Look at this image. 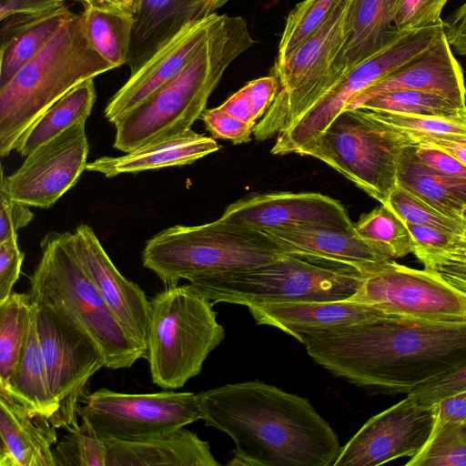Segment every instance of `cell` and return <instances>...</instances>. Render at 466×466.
Masks as SVG:
<instances>
[{"label": "cell", "mask_w": 466, "mask_h": 466, "mask_svg": "<svg viewBox=\"0 0 466 466\" xmlns=\"http://www.w3.org/2000/svg\"><path fill=\"white\" fill-rule=\"evenodd\" d=\"M289 335L334 376L382 392L408 394L466 361V320L390 317Z\"/></svg>", "instance_id": "obj_1"}, {"label": "cell", "mask_w": 466, "mask_h": 466, "mask_svg": "<svg viewBox=\"0 0 466 466\" xmlns=\"http://www.w3.org/2000/svg\"><path fill=\"white\" fill-rule=\"evenodd\" d=\"M205 425L235 444L228 465L333 466L340 444L308 399L259 380L197 394Z\"/></svg>", "instance_id": "obj_2"}, {"label": "cell", "mask_w": 466, "mask_h": 466, "mask_svg": "<svg viewBox=\"0 0 466 466\" xmlns=\"http://www.w3.org/2000/svg\"><path fill=\"white\" fill-rule=\"evenodd\" d=\"M253 44L243 17L221 15L216 28L184 70L114 123L113 147L128 153L189 131L201 117L227 68Z\"/></svg>", "instance_id": "obj_3"}, {"label": "cell", "mask_w": 466, "mask_h": 466, "mask_svg": "<svg viewBox=\"0 0 466 466\" xmlns=\"http://www.w3.org/2000/svg\"><path fill=\"white\" fill-rule=\"evenodd\" d=\"M114 69L91 46L82 13L0 88V156L15 150L30 127L84 81Z\"/></svg>", "instance_id": "obj_4"}, {"label": "cell", "mask_w": 466, "mask_h": 466, "mask_svg": "<svg viewBox=\"0 0 466 466\" xmlns=\"http://www.w3.org/2000/svg\"><path fill=\"white\" fill-rule=\"evenodd\" d=\"M367 273L319 257L288 253L263 265L203 275L189 286L213 304L259 306L349 299Z\"/></svg>", "instance_id": "obj_5"}, {"label": "cell", "mask_w": 466, "mask_h": 466, "mask_svg": "<svg viewBox=\"0 0 466 466\" xmlns=\"http://www.w3.org/2000/svg\"><path fill=\"white\" fill-rule=\"evenodd\" d=\"M30 277L31 299L63 309L99 347L111 370L130 368L147 353L127 334L81 264L71 232H48Z\"/></svg>", "instance_id": "obj_6"}, {"label": "cell", "mask_w": 466, "mask_h": 466, "mask_svg": "<svg viewBox=\"0 0 466 466\" xmlns=\"http://www.w3.org/2000/svg\"><path fill=\"white\" fill-rule=\"evenodd\" d=\"M288 253L268 233L219 218L161 230L146 242L141 258L145 268L170 287L181 279L269 263Z\"/></svg>", "instance_id": "obj_7"}, {"label": "cell", "mask_w": 466, "mask_h": 466, "mask_svg": "<svg viewBox=\"0 0 466 466\" xmlns=\"http://www.w3.org/2000/svg\"><path fill=\"white\" fill-rule=\"evenodd\" d=\"M213 303L189 285L170 286L150 300L147 360L154 384L182 388L224 339Z\"/></svg>", "instance_id": "obj_8"}, {"label": "cell", "mask_w": 466, "mask_h": 466, "mask_svg": "<svg viewBox=\"0 0 466 466\" xmlns=\"http://www.w3.org/2000/svg\"><path fill=\"white\" fill-rule=\"evenodd\" d=\"M352 0H342L325 24L281 63L272 74L279 91L252 135L263 141L287 130L344 76L339 60L347 39Z\"/></svg>", "instance_id": "obj_9"}, {"label": "cell", "mask_w": 466, "mask_h": 466, "mask_svg": "<svg viewBox=\"0 0 466 466\" xmlns=\"http://www.w3.org/2000/svg\"><path fill=\"white\" fill-rule=\"evenodd\" d=\"M410 146L366 109H346L299 155L331 167L385 205L396 187L401 153Z\"/></svg>", "instance_id": "obj_10"}, {"label": "cell", "mask_w": 466, "mask_h": 466, "mask_svg": "<svg viewBox=\"0 0 466 466\" xmlns=\"http://www.w3.org/2000/svg\"><path fill=\"white\" fill-rule=\"evenodd\" d=\"M35 303L38 338L54 407L50 422L56 430L68 431L79 424V410L89 380L106 367L105 358L91 336L66 312Z\"/></svg>", "instance_id": "obj_11"}, {"label": "cell", "mask_w": 466, "mask_h": 466, "mask_svg": "<svg viewBox=\"0 0 466 466\" xmlns=\"http://www.w3.org/2000/svg\"><path fill=\"white\" fill-rule=\"evenodd\" d=\"M444 30V23L408 32L351 68L345 76L287 130L279 134L273 155L299 154L363 91L392 74L429 48Z\"/></svg>", "instance_id": "obj_12"}, {"label": "cell", "mask_w": 466, "mask_h": 466, "mask_svg": "<svg viewBox=\"0 0 466 466\" xmlns=\"http://www.w3.org/2000/svg\"><path fill=\"white\" fill-rule=\"evenodd\" d=\"M103 440L141 441L201 420L198 395L165 390L123 393L106 388L86 395L79 410Z\"/></svg>", "instance_id": "obj_13"}, {"label": "cell", "mask_w": 466, "mask_h": 466, "mask_svg": "<svg viewBox=\"0 0 466 466\" xmlns=\"http://www.w3.org/2000/svg\"><path fill=\"white\" fill-rule=\"evenodd\" d=\"M353 301L388 314L434 321L466 320V292L438 273L390 259L367 274Z\"/></svg>", "instance_id": "obj_14"}, {"label": "cell", "mask_w": 466, "mask_h": 466, "mask_svg": "<svg viewBox=\"0 0 466 466\" xmlns=\"http://www.w3.org/2000/svg\"><path fill=\"white\" fill-rule=\"evenodd\" d=\"M88 152L86 121H78L31 152L11 175L2 169L0 190L29 207L51 208L86 170Z\"/></svg>", "instance_id": "obj_15"}, {"label": "cell", "mask_w": 466, "mask_h": 466, "mask_svg": "<svg viewBox=\"0 0 466 466\" xmlns=\"http://www.w3.org/2000/svg\"><path fill=\"white\" fill-rule=\"evenodd\" d=\"M434 408L408 396L371 417L340 448L333 466H376L416 455L434 427Z\"/></svg>", "instance_id": "obj_16"}, {"label": "cell", "mask_w": 466, "mask_h": 466, "mask_svg": "<svg viewBox=\"0 0 466 466\" xmlns=\"http://www.w3.org/2000/svg\"><path fill=\"white\" fill-rule=\"evenodd\" d=\"M220 18L221 15L215 13L186 25L141 67L130 74L107 102L105 118L114 124L177 77L198 52Z\"/></svg>", "instance_id": "obj_17"}, {"label": "cell", "mask_w": 466, "mask_h": 466, "mask_svg": "<svg viewBox=\"0 0 466 466\" xmlns=\"http://www.w3.org/2000/svg\"><path fill=\"white\" fill-rule=\"evenodd\" d=\"M74 234L87 275L128 337L147 354L150 300L118 271L90 226L81 224Z\"/></svg>", "instance_id": "obj_18"}, {"label": "cell", "mask_w": 466, "mask_h": 466, "mask_svg": "<svg viewBox=\"0 0 466 466\" xmlns=\"http://www.w3.org/2000/svg\"><path fill=\"white\" fill-rule=\"evenodd\" d=\"M220 218L258 230L292 225L349 227L354 224L339 200L309 192L249 196L228 206Z\"/></svg>", "instance_id": "obj_19"}, {"label": "cell", "mask_w": 466, "mask_h": 466, "mask_svg": "<svg viewBox=\"0 0 466 466\" xmlns=\"http://www.w3.org/2000/svg\"><path fill=\"white\" fill-rule=\"evenodd\" d=\"M402 89L437 94L466 106L462 69L451 51L444 30L429 48L363 91L347 109L357 108L376 95Z\"/></svg>", "instance_id": "obj_20"}, {"label": "cell", "mask_w": 466, "mask_h": 466, "mask_svg": "<svg viewBox=\"0 0 466 466\" xmlns=\"http://www.w3.org/2000/svg\"><path fill=\"white\" fill-rule=\"evenodd\" d=\"M262 231L289 253L340 262L367 274L392 259L363 239L354 224L349 227L292 225Z\"/></svg>", "instance_id": "obj_21"}, {"label": "cell", "mask_w": 466, "mask_h": 466, "mask_svg": "<svg viewBox=\"0 0 466 466\" xmlns=\"http://www.w3.org/2000/svg\"><path fill=\"white\" fill-rule=\"evenodd\" d=\"M230 0H142L135 16L128 66L141 67L188 23L217 13Z\"/></svg>", "instance_id": "obj_22"}, {"label": "cell", "mask_w": 466, "mask_h": 466, "mask_svg": "<svg viewBox=\"0 0 466 466\" xmlns=\"http://www.w3.org/2000/svg\"><path fill=\"white\" fill-rule=\"evenodd\" d=\"M56 430L0 389V466H55Z\"/></svg>", "instance_id": "obj_23"}, {"label": "cell", "mask_w": 466, "mask_h": 466, "mask_svg": "<svg viewBox=\"0 0 466 466\" xmlns=\"http://www.w3.org/2000/svg\"><path fill=\"white\" fill-rule=\"evenodd\" d=\"M106 466H219L209 443L185 427L141 441L104 440Z\"/></svg>", "instance_id": "obj_24"}, {"label": "cell", "mask_w": 466, "mask_h": 466, "mask_svg": "<svg viewBox=\"0 0 466 466\" xmlns=\"http://www.w3.org/2000/svg\"><path fill=\"white\" fill-rule=\"evenodd\" d=\"M248 309L257 324L271 326L287 334L295 329H329L396 317L350 299L284 302L251 306Z\"/></svg>", "instance_id": "obj_25"}, {"label": "cell", "mask_w": 466, "mask_h": 466, "mask_svg": "<svg viewBox=\"0 0 466 466\" xmlns=\"http://www.w3.org/2000/svg\"><path fill=\"white\" fill-rule=\"evenodd\" d=\"M218 149L219 146L214 138L190 129L179 136L147 144L123 156L98 157L88 162L86 170L114 177L121 174L189 165Z\"/></svg>", "instance_id": "obj_26"}, {"label": "cell", "mask_w": 466, "mask_h": 466, "mask_svg": "<svg viewBox=\"0 0 466 466\" xmlns=\"http://www.w3.org/2000/svg\"><path fill=\"white\" fill-rule=\"evenodd\" d=\"M76 14L66 5L37 15H17L1 21L0 88L31 61Z\"/></svg>", "instance_id": "obj_27"}, {"label": "cell", "mask_w": 466, "mask_h": 466, "mask_svg": "<svg viewBox=\"0 0 466 466\" xmlns=\"http://www.w3.org/2000/svg\"><path fill=\"white\" fill-rule=\"evenodd\" d=\"M397 3L398 0H352L339 60L345 75L405 34L394 26Z\"/></svg>", "instance_id": "obj_28"}, {"label": "cell", "mask_w": 466, "mask_h": 466, "mask_svg": "<svg viewBox=\"0 0 466 466\" xmlns=\"http://www.w3.org/2000/svg\"><path fill=\"white\" fill-rule=\"evenodd\" d=\"M396 185L424 200L441 213L463 220L466 211V178L448 176L421 162L415 146L404 147Z\"/></svg>", "instance_id": "obj_29"}, {"label": "cell", "mask_w": 466, "mask_h": 466, "mask_svg": "<svg viewBox=\"0 0 466 466\" xmlns=\"http://www.w3.org/2000/svg\"><path fill=\"white\" fill-rule=\"evenodd\" d=\"M29 337L21 360L8 384L7 391L33 415H42L49 421L54 414L46 364L36 327V303L33 301Z\"/></svg>", "instance_id": "obj_30"}, {"label": "cell", "mask_w": 466, "mask_h": 466, "mask_svg": "<svg viewBox=\"0 0 466 466\" xmlns=\"http://www.w3.org/2000/svg\"><path fill=\"white\" fill-rule=\"evenodd\" d=\"M96 99L94 78L76 86L53 104L25 132L15 147L22 157L57 137L78 121H86Z\"/></svg>", "instance_id": "obj_31"}, {"label": "cell", "mask_w": 466, "mask_h": 466, "mask_svg": "<svg viewBox=\"0 0 466 466\" xmlns=\"http://www.w3.org/2000/svg\"><path fill=\"white\" fill-rule=\"evenodd\" d=\"M87 38L113 68L128 63L135 17L108 3L86 5L82 13Z\"/></svg>", "instance_id": "obj_32"}, {"label": "cell", "mask_w": 466, "mask_h": 466, "mask_svg": "<svg viewBox=\"0 0 466 466\" xmlns=\"http://www.w3.org/2000/svg\"><path fill=\"white\" fill-rule=\"evenodd\" d=\"M33 306L28 292L14 291L0 304V388L8 384L24 353Z\"/></svg>", "instance_id": "obj_33"}, {"label": "cell", "mask_w": 466, "mask_h": 466, "mask_svg": "<svg viewBox=\"0 0 466 466\" xmlns=\"http://www.w3.org/2000/svg\"><path fill=\"white\" fill-rule=\"evenodd\" d=\"M354 228L363 239L392 259L413 252L405 222L386 205L363 214Z\"/></svg>", "instance_id": "obj_34"}, {"label": "cell", "mask_w": 466, "mask_h": 466, "mask_svg": "<svg viewBox=\"0 0 466 466\" xmlns=\"http://www.w3.org/2000/svg\"><path fill=\"white\" fill-rule=\"evenodd\" d=\"M367 111L372 117L400 134L410 145L415 146L429 138H466V111L449 116Z\"/></svg>", "instance_id": "obj_35"}, {"label": "cell", "mask_w": 466, "mask_h": 466, "mask_svg": "<svg viewBox=\"0 0 466 466\" xmlns=\"http://www.w3.org/2000/svg\"><path fill=\"white\" fill-rule=\"evenodd\" d=\"M357 108L393 114L438 116H457L466 111V106H461L440 95L404 89L371 96Z\"/></svg>", "instance_id": "obj_36"}, {"label": "cell", "mask_w": 466, "mask_h": 466, "mask_svg": "<svg viewBox=\"0 0 466 466\" xmlns=\"http://www.w3.org/2000/svg\"><path fill=\"white\" fill-rule=\"evenodd\" d=\"M342 0H303L289 14L275 64L281 63L329 19Z\"/></svg>", "instance_id": "obj_37"}, {"label": "cell", "mask_w": 466, "mask_h": 466, "mask_svg": "<svg viewBox=\"0 0 466 466\" xmlns=\"http://www.w3.org/2000/svg\"><path fill=\"white\" fill-rule=\"evenodd\" d=\"M53 456L55 466H106V443L91 423L81 417V423L55 444Z\"/></svg>", "instance_id": "obj_38"}, {"label": "cell", "mask_w": 466, "mask_h": 466, "mask_svg": "<svg viewBox=\"0 0 466 466\" xmlns=\"http://www.w3.org/2000/svg\"><path fill=\"white\" fill-rule=\"evenodd\" d=\"M406 466H466V424L451 423L431 434Z\"/></svg>", "instance_id": "obj_39"}, {"label": "cell", "mask_w": 466, "mask_h": 466, "mask_svg": "<svg viewBox=\"0 0 466 466\" xmlns=\"http://www.w3.org/2000/svg\"><path fill=\"white\" fill-rule=\"evenodd\" d=\"M405 223L432 227L451 234H464L466 221L451 218L430 204L396 185L387 203Z\"/></svg>", "instance_id": "obj_40"}, {"label": "cell", "mask_w": 466, "mask_h": 466, "mask_svg": "<svg viewBox=\"0 0 466 466\" xmlns=\"http://www.w3.org/2000/svg\"><path fill=\"white\" fill-rule=\"evenodd\" d=\"M424 268L441 275L449 283L466 292V235L453 234L450 243L441 248L414 249Z\"/></svg>", "instance_id": "obj_41"}, {"label": "cell", "mask_w": 466, "mask_h": 466, "mask_svg": "<svg viewBox=\"0 0 466 466\" xmlns=\"http://www.w3.org/2000/svg\"><path fill=\"white\" fill-rule=\"evenodd\" d=\"M448 0H398L394 26L408 33L441 24V10Z\"/></svg>", "instance_id": "obj_42"}, {"label": "cell", "mask_w": 466, "mask_h": 466, "mask_svg": "<svg viewBox=\"0 0 466 466\" xmlns=\"http://www.w3.org/2000/svg\"><path fill=\"white\" fill-rule=\"evenodd\" d=\"M466 391V361L413 389L407 395L418 404L432 407L438 402Z\"/></svg>", "instance_id": "obj_43"}, {"label": "cell", "mask_w": 466, "mask_h": 466, "mask_svg": "<svg viewBox=\"0 0 466 466\" xmlns=\"http://www.w3.org/2000/svg\"><path fill=\"white\" fill-rule=\"evenodd\" d=\"M207 130L215 138L238 145L249 142L254 127L224 111L220 106L205 109L201 115Z\"/></svg>", "instance_id": "obj_44"}, {"label": "cell", "mask_w": 466, "mask_h": 466, "mask_svg": "<svg viewBox=\"0 0 466 466\" xmlns=\"http://www.w3.org/2000/svg\"><path fill=\"white\" fill-rule=\"evenodd\" d=\"M24 258L17 238L0 242V304L13 292L21 273Z\"/></svg>", "instance_id": "obj_45"}, {"label": "cell", "mask_w": 466, "mask_h": 466, "mask_svg": "<svg viewBox=\"0 0 466 466\" xmlns=\"http://www.w3.org/2000/svg\"><path fill=\"white\" fill-rule=\"evenodd\" d=\"M30 207L0 190V242L17 238V231L34 218Z\"/></svg>", "instance_id": "obj_46"}, {"label": "cell", "mask_w": 466, "mask_h": 466, "mask_svg": "<svg viewBox=\"0 0 466 466\" xmlns=\"http://www.w3.org/2000/svg\"><path fill=\"white\" fill-rule=\"evenodd\" d=\"M248 90V98L252 121L256 124L261 119L273 103L279 91V81L271 74L259 77L246 84Z\"/></svg>", "instance_id": "obj_47"}, {"label": "cell", "mask_w": 466, "mask_h": 466, "mask_svg": "<svg viewBox=\"0 0 466 466\" xmlns=\"http://www.w3.org/2000/svg\"><path fill=\"white\" fill-rule=\"evenodd\" d=\"M415 152L428 167L448 176L466 178V166L451 154L425 144L415 145Z\"/></svg>", "instance_id": "obj_48"}, {"label": "cell", "mask_w": 466, "mask_h": 466, "mask_svg": "<svg viewBox=\"0 0 466 466\" xmlns=\"http://www.w3.org/2000/svg\"><path fill=\"white\" fill-rule=\"evenodd\" d=\"M433 408L435 421L431 434L447 424L464 423L466 420V391L452 395L438 402Z\"/></svg>", "instance_id": "obj_49"}, {"label": "cell", "mask_w": 466, "mask_h": 466, "mask_svg": "<svg viewBox=\"0 0 466 466\" xmlns=\"http://www.w3.org/2000/svg\"><path fill=\"white\" fill-rule=\"evenodd\" d=\"M66 0H0V21L17 15H37L65 5Z\"/></svg>", "instance_id": "obj_50"}, {"label": "cell", "mask_w": 466, "mask_h": 466, "mask_svg": "<svg viewBox=\"0 0 466 466\" xmlns=\"http://www.w3.org/2000/svg\"><path fill=\"white\" fill-rule=\"evenodd\" d=\"M405 224L413 241V250H431L443 248L450 243L453 236L451 233L432 227L412 223Z\"/></svg>", "instance_id": "obj_51"}, {"label": "cell", "mask_w": 466, "mask_h": 466, "mask_svg": "<svg viewBox=\"0 0 466 466\" xmlns=\"http://www.w3.org/2000/svg\"><path fill=\"white\" fill-rule=\"evenodd\" d=\"M444 33L451 49L466 57V2L444 21Z\"/></svg>", "instance_id": "obj_52"}, {"label": "cell", "mask_w": 466, "mask_h": 466, "mask_svg": "<svg viewBox=\"0 0 466 466\" xmlns=\"http://www.w3.org/2000/svg\"><path fill=\"white\" fill-rule=\"evenodd\" d=\"M219 106L230 116L253 127L256 126L251 117L248 90L247 85L230 96Z\"/></svg>", "instance_id": "obj_53"}, {"label": "cell", "mask_w": 466, "mask_h": 466, "mask_svg": "<svg viewBox=\"0 0 466 466\" xmlns=\"http://www.w3.org/2000/svg\"><path fill=\"white\" fill-rule=\"evenodd\" d=\"M419 144L440 148L451 154L466 166V138H429Z\"/></svg>", "instance_id": "obj_54"}, {"label": "cell", "mask_w": 466, "mask_h": 466, "mask_svg": "<svg viewBox=\"0 0 466 466\" xmlns=\"http://www.w3.org/2000/svg\"><path fill=\"white\" fill-rule=\"evenodd\" d=\"M107 2L120 11L133 15L138 13L142 0H107Z\"/></svg>", "instance_id": "obj_55"}, {"label": "cell", "mask_w": 466, "mask_h": 466, "mask_svg": "<svg viewBox=\"0 0 466 466\" xmlns=\"http://www.w3.org/2000/svg\"><path fill=\"white\" fill-rule=\"evenodd\" d=\"M79 1L84 2L86 5H92V4H98V3H108L107 0H79Z\"/></svg>", "instance_id": "obj_56"}, {"label": "cell", "mask_w": 466, "mask_h": 466, "mask_svg": "<svg viewBox=\"0 0 466 466\" xmlns=\"http://www.w3.org/2000/svg\"><path fill=\"white\" fill-rule=\"evenodd\" d=\"M463 219L466 221V211H465V213H464V215H463ZM464 234L466 235V229H465Z\"/></svg>", "instance_id": "obj_57"}, {"label": "cell", "mask_w": 466, "mask_h": 466, "mask_svg": "<svg viewBox=\"0 0 466 466\" xmlns=\"http://www.w3.org/2000/svg\"><path fill=\"white\" fill-rule=\"evenodd\" d=\"M464 424H466V420H465Z\"/></svg>", "instance_id": "obj_58"}]
</instances>
